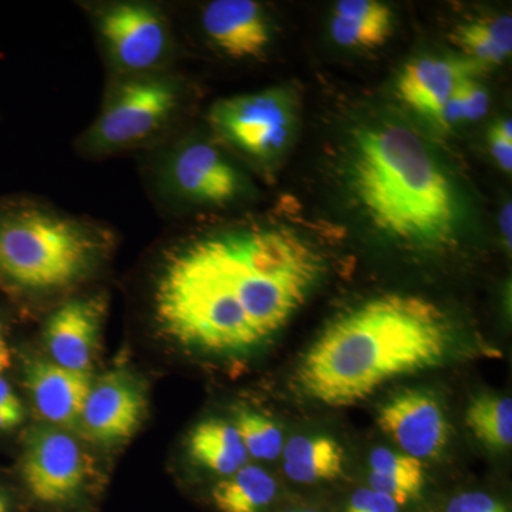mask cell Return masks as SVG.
I'll return each instance as SVG.
<instances>
[{
    "instance_id": "7a4b0ae2",
    "label": "cell",
    "mask_w": 512,
    "mask_h": 512,
    "mask_svg": "<svg viewBox=\"0 0 512 512\" xmlns=\"http://www.w3.org/2000/svg\"><path fill=\"white\" fill-rule=\"evenodd\" d=\"M456 349V329L436 303L387 293L329 323L295 373L299 392L328 407H348L397 377L434 369Z\"/></svg>"
},
{
    "instance_id": "9c48e42d",
    "label": "cell",
    "mask_w": 512,
    "mask_h": 512,
    "mask_svg": "<svg viewBox=\"0 0 512 512\" xmlns=\"http://www.w3.org/2000/svg\"><path fill=\"white\" fill-rule=\"evenodd\" d=\"M146 409V393L136 376L113 370L93 383L79 427L87 440L111 446L136 433Z\"/></svg>"
},
{
    "instance_id": "3957f363",
    "label": "cell",
    "mask_w": 512,
    "mask_h": 512,
    "mask_svg": "<svg viewBox=\"0 0 512 512\" xmlns=\"http://www.w3.org/2000/svg\"><path fill=\"white\" fill-rule=\"evenodd\" d=\"M349 178L360 208L387 237L429 251L453 244L458 228L453 185L410 128L386 123L360 130Z\"/></svg>"
},
{
    "instance_id": "ffe728a7",
    "label": "cell",
    "mask_w": 512,
    "mask_h": 512,
    "mask_svg": "<svg viewBox=\"0 0 512 512\" xmlns=\"http://www.w3.org/2000/svg\"><path fill=\"white\" fill-rule=\"evenodd\" d=\"M450 39L468 60L481 67L504 63L512 52L511 16L468 20L453 30Z\"/></svg>"
},
{
    "instance_id": "6da1fadb",
    "label": "cell",
    "mask_w": 512,
    "mask_h": 512,
    "mask_svg": "<svg viewBox=\"0 0 512 512\" xmlns=\"http://www.w3.org/2000/svg\"><path fill=\"white\" fill-rule=\"evenodd\" d=\"M288 228L229 229L178 249L158 276L154 309L168 338L212 355H245L274 338L323 272Z\"/></svg>"
},
{
    "instance_id": "d6986e66",
    "label": "cell",
    "mask_w": 512,
    "mask_h": 512,
    "mask_svg": "<svg viewBox=\"0 0 512 512\" xmlns=\"http://www.w3.org/2000/svg\"><path fill=\"white\" fill-rule=\"evenodd\" d=\"M369 488L387 495L399 505L420 497L426 476L423 464L404 453L389 448H375L369 457Z\"/></svg>"
},
{
    "instance_id": "603a6c76",
    "label": "cell",
    "mask_w": 512,
    "mask_h": 512,
    "mask_svg": "<svg viewBox=\"0 0 512 512\" xmlns=\"http://www.w3.org/2000/svg\"><path fill=\"white\" fill-rule=\"evenodd\" d=\"M234 426L249 456L258 460H275L284 451V434L264 414L241 409L235 417Z\"/></svg>"
},
{
    "instance_id": "ba28073f",
    "label": "cell",
    "mask_w": 512,
    "mask_h": 512,
    "mask_svg": "<svg viewBox=\"0 0 512 512\" xmlns=\"http://www.w3.org/2000/svg\"><path fill=\"white\" fill-rule=\"evenodd\" d=\"M97 23L111 59L128 73L154 69L167 53V22L154 6L114 3L101 10Z\"/></svg>"
},
{
    "instance_id": "52a82bcc",
    "label": "cell",
    "mask_w": 512,
    "mask_h": 512,
    "mask_svg": "<svg viewBox=\"0 0 512 512\" xmlns=\"http://www.w3.org/2000/svg\"><path fill=\"white\" fill-rule=\"evenodd\" d=\"M86 454L69 434L53 427H36L23 448L22 476L40 503L70 504L83 494L89 480Z\"/></svg>"
},
{
    "instance_id": "ac0fdd59",
    "label": "cell",
    "mask_w": 512,
    "mask_h": 512,
    "mask_svg": "<svg viewBox=\"0 0 512 512\" xmlns=\"http://www.w3.org/2000/svg\"><path fill=\"white\" fill-rule=\"evenodd\" d=\"M188 453L194 463L221 476H231L247 466L249 454L234 424L205 420L191 431Z\"/></svg>"
},
{
    "instance_id": "d4e9b609",
    "label": "cell",
    "mask_w": 512,
    "mask_h": 512,
    "mask_svg": "<svg viewBox=\"0 0 512 512\" xmlns=\"http://www.w3.org/2000/svg\"><path fill=\"white\" fill-rule=\"evenodd\" d=\"M400 505L372 488H360L350 498L346 512H400Z\"/></svg>"
},
{
    "instance_id": "4dcf8cb0",
    "label": "cell",
    "mask_w": 512,
    "mask_h": 512,
    "mask_svg": "<svg viewBox=\"0 0 512 512\" xmlns=\"http://www.w3.org/2000/svg\"><path fill=\"white\" fill-rule=\"evenodd\" d=\"M23 420V413L8 412V410H0V430H10L19 426Z\"/></svg>"
},
{
    "instance_id": "1f68e13d",
    "label": "cell",
    "mask_w": 512,
    "mask_h": 512,
    "mask_svg": "<svg viewBox=\"0 0 512 512\" xmlns=\"http://www.w3.org/2000/svg\"><path fill=\"white\" fill-rule=\"evenodd\" d=\"M0 512H8V501L2 493H0Z\"/></svg>"
},
{
    "instance_id": "8fae6325",
    "label": "cell",
    "mask_w": 512,
    "mask_h": 512,
    "mask_svg": "<svg viewBox=\"0 0 512 512\" xmlns=\"http://www.w3.org/2000/svg\"><path fill=\"white\" fill-rule=\"evenodd\" d=\"M104 315L106 301L99 296L72 299L50 315L45 342L57 365L90 372L100 346Z\"/></svg>"
},
{
    "instance_id": "5b68a950",
    "label": "cell",
    "mask_w": 512,
    "mask_h": 512,
    "mask_svg": "<svg viewBox=\"0 0 512 512\" xmlns=\"http://www.w3.org/2000/svg\"><path fill=\"white\" fill-rule=\"evenodd\" d=\"M178 104L180 89L174 80L128 77L111 89L84 144L93 151H111L141 143L171 119Z\"/></svg>"
},
{
    "instance_id": "cb8c5ba5",
    "label": "cell",
    "mask_w": 512,
    "mask_h": 512,
    "mask_svg": "<svg viewBox=\"0 0 512 512\" xmlns=\"http://www.w3.org/2000/svg\"><path fill=\"white\" fill-rule=\"evenodd\" d=\"M488 106L490 96L487 90L476 79H467L451 94L437 123L448 128L461 121H477L487 114Z\"/></svg>"
},
{
    "instance_id": "8992f818",
    "label": "cell",
    "mask_w": 512,
    "mask_h": 512,
    "mask_svg": "<svg viewBox=\"0 0 512 512\" xmlns=\"http://www.w3.org/2000/svg\"><path fill=\"white\" fill-rule=\"evenodd\" d=\"M212 128L242 153L268 161L288 147L295 127V104L284 89L241 94L217 101Z\"/></svg>"
},
{
    "instance_id": "484cf974",
    "label": "cell",
    "mask_w": 512,
    "mask_h": 512,
    "mask_svg": "<svg viewBox=\"0 0 512 512\" xmlns=\"http://www.w3.org/2000/svg\"><path fill=\"white\" fill-rule=\"evenodd\" d=\"M444 512H508L504 504L485 493H463L447 504Z\"/></svg>"
},
{
    "instance_id": "4316f807",
    "label": "cell",
    "mask_w": 512,
    "mask_h": 512,
    "mask_svg": "<svg viewBox=\"0 0 512 512\" xmlns=\"http://www.w3.org/2000/svg\"><path fill=\"white\" fill-rule=\"evenodd\" d=\"M488 141H490V150L495 161H497L498 165L503 168L505 173L511 174L512 140H507V138L501 136L500 133H497L494 128H491Z\"/></svg>"
},
{
    "instance_id": "7c38bea8",
    "label": "cell",
    "mask_w": 512,
    "mask_h": 512,
    "mask_svg": "<svg viewBox=\"0 0 512 512\" xmlns=\"http://www.w3.org/2000/svg\"><path fill=\"white\" fill-rule=\"evenodd\" d=\"M168 178L178 194L202 204H227L242 190L238 171L217 148L205 143L181 148L168 167Z\"/></svg>"
},
{
    "instance_id": "e0dca14e",
    "label": "cell",
    "mask_w": 512,
    "mask_h": 512,
    "mask_svg": "<svg viewBox=\"0 0 512 512\" xmlns=\"http://www.w3.org/2000/svg\"><path fill=\"white\" fill-rule=\"evenodd\" d=\"M286 476L299 484L336 480L343 474L345 450L329 436H296L282 451Z\"/></svg>"
},
{
    "instance_id": "44dd1931",
    "label": "cell",
    "mask_w": 512,
    "mask_h": 512,
    "mask_svg": "<svg viewBox=\"0 0 512 512\" xmlns=\"http://www.w3.org/2000/svg\"><path fill=\"white\" fill-rule=\"evenodd\" d=\"M278 485L268 471L245 466L212 488V503L220 512H262L275 500Z\"/></svg>"
},
{
    "instance_id": "83f0119b",
    "label": "cell",
    "mask_w": 512,
    "mask_h": 512,
    "mask_svg": "<svg viewBox=\"0 0 512 512\" xmlns=\"http://www.w3.org/2000/svg\"><path fill=\"white\" fill-rule=\"evenodd\" d=\"M0 410H8V412L23 413L22 403L19 397L13 392L9 383L0 376Z\"/></svg>"
},
{
    "instance_id": "9a60e30c",
    "label": "cell",
    "mask_w": 512,
    "mask_h": 512,
    "mask_svg": "<svg viewBox=\"0 0 512 512\" xmlns=\"http://www.w3.org/2000/svg\"><path fill=\"white\" fill-rule=\"evenodd\" d=\"M202 26L218 49L234 59L261 55L269 28L261 6L252 0H215L202 13Z\"/></svg>"
},
{
    "instance_id": "2e32d148",
    "label": "cell",
    "mask_w": 512,
    "mask_h": 512,
    "mask_svg": "<svg viewBox=\"0 0 512 512\" xmlns=\"http://www.w3.org/2000/svg\"><path fill=\"white\" fill-rule=\"evenodd\" d=\"M393 32V13L376 0H342L330 20V35L348 49H377Z\"/></svg>"
},
{
    "instance_id": "f546056e",
    "label": "cell",
    "mask_w": 512,
    "mask_h": 512,
    "mask_svg": "<svg viewBox=\"0 0 512 512\" xmlns=\"http://www.w3.org/2000/svg\"><path fill=\"white\" fill-rule=\"evenodd\" d=\"M12 357H10V349L8 340H6L5 332H3V325L0 322V376L5 370L9 369Z\"/></svg>"
},
{
    "instance_id": "d6a6232c",
    "label": "cell",
    "mask_w": 512,
    "mask_h": 512,
    "mask_svg": "<svg viewBox=\"0 0 512 512\" xmlns=\"http://www.w3.org/2000/svg\"><path fill=\"white\" fill-rule=\"evenodd\" d=\"M284 512H318V511H313V510L293 511V510H289V511H284Z\"/></svg>"
},
{
    "instance_id": "4fadbf2b",
    "label": "cell",
    "mask_w": 512,
    "mask_h": 512,
    "mask_svg": "<svg viewBox=\"0 0 512 512\" xmlns=\"http://www.w3.org/2000/svg\"><path fill=\"white\" fill-rule=\"evenodd\" d=\"M483 69L468 59L421 57L404 66L397 79V94L410 109L437 121L460 83L476 79Z\"/></svg>"
},
{
    "instance_id": "30bf717a",
    "label": "cell",
    "mask_w": 512,
    "mask_h": 512,
    "mask_svg": "<svg viewBox=\"0 0 512 512\" xmlns=\"http://www.w3.org/2000/svg\"><path fill=\"white\" fill-rule=\"evenodd\" d=\"M377 423L404 454L417 460L439 456L450 434L439 397L423 389H407L390 397L380 407Z\"/></svg>"
},
{
    "instance_id": "5bb4252c",
    "label": "cell",
    "mask_w": 512,
    "mask_h": 512,
    "mask_svg": "<svg viewBox=\"0 0 512 512\" xmlns=\"http://www.w3.org/2000/svg\"><path fill=\"white\" fill-rule=\"evenodd\" d=\"M25 384L43 419L59 427H79L84 403L93 386L90 372L36 360L26 367Z\"/></svg>"
},
{
    "instance_id": "277c9868",
    "label": "cell",
    "mask_w": 512,
    "mask_h": 512,
    "mask_svg": "<svg viewBox=\"0 0 512 512\" xmlns=\"http://www.w3.org/2000/svg\"><path fill=\"white\" fill-rule=\"evenodd\" d=\"M103 242L93 228L52 212L23 210L0 220V272L23 288H66L93 268Z\"/></svg>"
},
{
    "instance_id": "f1b7e54d",
    "label": "cell",
    "mask_w": 512,
    "mask_h": 512,
    "mask_svg": "<svg viewBox=\"0 0 512 512\" xmlns=\"http://www.w3.org/2000/svg\"><path fill=\"white\" fill-rule=\"evenodd\" d=\"M512 207L511 202H507L504 205L503 210L500 214V228L501 234H503L505 247L511 249V238H512Z\"/></svg>"
},
{
    "instance_id": "7402d4cb",
    "label": "cell",
    "mask_w": 512,
    "mask_h": 512,
    "mask_svg": "<svg viewBox=\"0 0 512 512\" xmlns=\"http://www.w3.org/2000/svg\"><path fill=\"white\" fill-rule=\"evenodd\" d=\"M466 423L471 433L491 450L507 451L512 444L511 397L481 393L468 403Z\"/></svg>"
}]
</instances>
